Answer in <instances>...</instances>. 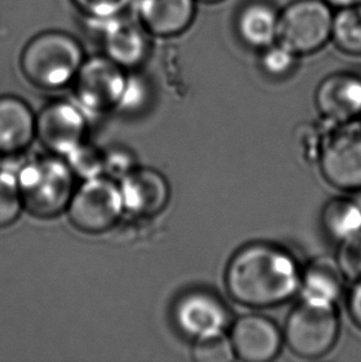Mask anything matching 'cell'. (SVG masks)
Wrapping results in <instances>:
<instances>
[{
  "label": "cell",
  "instance_id": "cell-1",
  "mask_svg": "<svg viewBox=\"0 0 361 362\" xmlns=\"http://www.w3.org/2000/svg\"><path fill=\"white\" fill-rule=\"evenodd\" d=\"M224 279L231 299L251 308L283 303L301 286L296 261L268 243H253L238 250L227 266Z\"/></svg>",
  "mask_w": 361,
  "mask_h": 362
},
{
  "label": "cell",
  "instance_id": "cell-2",
  "mask_svg": "<svg viewBox=\"0 0 361 362\" xmlns=\"http://www.w3.org/2000/svg\"><path fill=\"white\" fill-rule=\"evenodd\" d=\"M84 62L81 45L59 31L35 36L25 46L20 61L30 83L42 89H59L71 83Z\"/></svg>",
  "mask_w": 361,
  "mask_h": 362
},
{
  "label": "cell",
  "instance_id": "cell-3",
  "mask_svg": "<svg viewBox=\"0 0 361 362\" xmlns=\"http://www.w3.org/2000/svg\"><path fill=\"white\" fill-rule=\"evenodd\" d=\"M74 175L71 167L56 157L26 163L16 175L25 209L38 218L61 214L74 196Z\"/></svg>",
  "mask_w": 361,
  "mask_h": 362
},
{
  "label": "cell",
  "instance_id": "cell-4",
  "mask_svg": "<svg viewBox=\"0 0 361 362\" xmlns=\"http://www.w3.org/2000/svg\"><path fill=\"white\" fill-rule=\"evenodd\" d=\"M339 328L334 303L303 298L288 315L283 337L294 355L313 360L332 350L339 337Z\"/></svg>",
  "mask_w": 361,
  "mask_h": 362
},
{
  "label": "cell",
  "instance_id": "cell-5",
  "mask_svg": "<svg viewBox=\"0 0 361 362\" xmlns=\"http://www.w3.org/2000/svg\"><path fill=\"white\" fill-rule=\"evenodd\" d=\"M333 18L324 0H294L278 14L276 42L297 57L316 54L332 39Z\"/></svg>",
  "mask_w": 361,
  "mask_h": 362
},
{
  "label": "cell",
  "instance_id": "cell-6",
  "mask_svg": "<svg viewBox=\"0 0 361 362\" xmlns=\"http://www.w3.org/2000/svg\"><path fill=\"white\" fill-rule=\"evenodd\" d=\"M67 211L79 230L88 234L109 230L124 211L120 187L101 176L87 180L74 192Z\"/></svg>",
  "mask_w": 361,
  "mask_h": 362
},
{
  "label": "cell",
  "instance_id": "cell-7",
  "mask_svg": "<svg viewBox=\"0 0 361 362\" xmlns=\"http://www.w3.org/2000/svg\"><path fill=\"white\" fill-rule=\"evenodd\" d=\"M122 67L105 57L84 62L74 78L79 102L93 112H105L122 103L127 77Z\"/></svg>",
  "mask_w": 361,
  "mask_h": 362
},
{
  "label": "cell",
  "instance_id": "cell-8",
  "mask_svg": "<svg viewBox=\"0 0 361 362\" xmlns=\"http://www.w3.org/2000/svg\"><path fill=\"white\" fill-rule=\"evenodd\" d=\"M326 181L340 191H361V130H347L331 137L319 153Z\"/></svg>",
  "mask_w": 361,
  "mask_h": 362
},
{
  "label": "cell",
  "instance_id": "cell-9",
  "mask_svg": "<svg viewBox=\"0 0 361 362\" xmlns=\"http://www.w3.org/2000/svg\"><path fill=\"white\" fill-rule=\"evenodd\" d=\"M86 120L72 104L55 102L45 107L36 118V136L56 155L74 151L84 144Z\"/></svg>",
  "mask_w": 361,
  "mask_h": 362
},
{
  "label": "cell",
  "instance_id": "cell-10",
  "mask_svg": "<svg viewBox=\"0 0 361 362\" xmlns=\"http://www.w3.org/2000/svg\"><path fill=\"white\" fill-rule=\"evenodd\" d=\"M235 358L244 362H269L277 356L282 334L271 319L249 314L235 320L230 332Z\"/></svg>",
  "mask_w": 361,
  "mask_h": 362
},
{
  "label": "cell",
  "instance_id": "cell-11",
  "mask_svg": "<svg viewBox=\"0 0 361 362\" xmlns=\"http://www.w3.org/2000/svg\"><path fill=\"white\" fill-rule=\"evenodd\" d=\"M314 103L323 118L345 125L361 117V77L350 72L329 74L319 83Z\"/></svg>",
  "mask_w": 361,
  "mask_h": 362
},
{
  "label": "cell",
  "instance_id": "cell-12",
  "mask_svg": "<svg viewBox=\"0 0 361 362\" xmlns=\"http://www.w3.org/2000/svg\"><path fill=\"white\" fill-rule=\"evenodd\" d=\"M177 327L183 333L198 338L224 330L229 312L223 300L212 292L193 291L185 294L175 308Z\"/></svg>",
  "mask_w": 361,
  "mask_h": 362
},
{
  "label": "cell",
  "instance_id": "cell-13",
  "mask_svg": "<svg viewBox=\"0 0 361 362\" xmlns=\"http://www.w3.org/2000/svg\"><path fill=\"white\" fill-rule=\"evenodd\" d=\"M89 24L102 36L104 51L109 59L122 69L142 64L147 54V40L137 26L120 16L107 19H91Z\"/></svg>",
  "mask_w": 361,
  "mask_h": 362
},
{
  "label": "cell",
  "instance_id": "cell-14",
  "mask_svg": "<svg viewBox=\"0 0 361 362\" xmlns=\"http://www.w3.org/2000/svg\"><path fill=\"white\" fill-rule=\"evenodd\" d=\"M120 192L124 209L137 216H156L166 208L170 199V187L165 177L150 168L129 172L122 180Z\"/></svg>",
  "mask_w": 361,
  "mask_h": 362
},
{
  "label": "cell",
  "instance_id": "cell-15",
  "mask_svg": "<svg viewBox=\"0 0 361 362\" xmlns=\"http://www.w3.org/2000/svg\"><path fill=\"white\" fill-rule=\"evenodd\" d=\"M197 0H139L137 14L147 34L173 37L188 30Z\"/></svg>",
  "mask_w": 361,
  "mask_h": 362
},
{
  "label": "cell",
  "instance_id": "cell-16",
  "mask_svg": "<svg viewBox=\"0 0 361 362\" xmlns=\"http://www.w3.org/2000/svg\"><path fill=\"white\" fill-rule=\"evenodd\" d=\"M36 135V118L29 105L15 97L0 98V155H16Z\"/></svg>",
  "mask_w": 361,
  "mask_h": 362
},
{
  "label": "cell",
  "instance_id": "cell-17",
  "mask_svg": "<svg viewBox=\"0 0 361 362\" xmlns=\"http://www.w3.org/2000/svg\"><path fill=\"white\" fill-rule=\"evenodd\" d=\"M277 10L266 1L244 5L236 16L235 29L241 42L250 49H265L277 41Z\"/></svg>",
  "mask_w": 361,
  "mask_h": 362
},
{
  "label": "cell",
  "instance_id": "cell-18",
  "mask_svg": "<svg viewBox=\"0 0 361 362\" xmlns=\"http://www.w3.org/2000/svg\"><path fill=\"white\" fill-rule=\"evenodd\" d=\"M344 276L337 259L319 257L308 264L301 276L303 298L336 303L343 292Z\"/></svg>",
  "mask_w": 361,
  "mask_h": 362
},
{
  "label": "cell",
  "instance_id": "cell-19",
  "mask_svg": "<svg viewBox=\"0 0 361 362\" xmlns=\"http://www.w3.org/2000/svg\"><path fill=\"white\" fill-rule=\"evenodd\" d=\"M322 224L334 240H345L361 231V208L347 198H334L323 208Z\"/></svg>",
  "mask_w": 361,
  "mask_h": 362
},
{
  "label": "cell",
  "instance_id": "cell-20",
  "mask_svg": "<svg viewBox=\"0 0 361 362\" xmlns=\"http://www.w3.org/2000/svg\"><path fill=\"white\" fill-rule=\"evenodd\" d=\"M331 40L343 54L360 57L361 13L357 6L337 10L333 18Z\"/></svg>",
  "mask_w": 361,
  "mask_h": 362
},
{
  "label": "cell",
  "instance_id": "cell-21",
  "mask_svg": "<svg viewBox=\"0 0 361 362\" xmlns=\"http://www.w3.org/2000/svg\"><path fill=\"white\" fill-rule=\"evenodd\" d=\"M192 355L197 362H230L235 358L229 337L223 330L195 338Z\"/></svg>",
  "mask_w": 361,
  "mask_h": 362
},
{
  "label": "cell",
  "instance_id": "cell-22",
  "mask_svg": "<svg viewBox=\"0 0 361 362\" xmlns=\"http://www.w3.org/2000/svg\"><path fill=\"white\" fill-rule=\"evenodd\" d=\"M23 208L18 177L6 170L0 171V228L11 226Z\"/></svg>",
  "mask_w": 361,
  "mask_h": 362
},
{
  "label": "cell",
  "instance_id": "cell-23",
  "mask_svg": "<svg viewBox=\"0 0 361 362\" xmlns=\"http://www.w3.org/2000/svg\"><path fill=\"white\" fill-rule=\"evenodd\" d=\"M297 56L282 45L275 42L268 49H263L260 57V67L273 78H283L292 72L296 66Z\"/></svg>",
  "mask_w": 361,
  "mask_h": 362
},
{
  "label": "cell",
  "instance_id": "cell-24",
  "mask_svg": "<svg viewBox=\"0 0 361 362\" xmlns=\"http://www.w3.org/2000/svg\"><path fill=\"white\" fill-rule=\"evenodd\" d=\"M338 266L344 279L352 282L361 279V231L340 241L338 250Z\"/></svg>",
  "mask_w": 361,
  "mask_h": 362
},
{
  "label": "cell",
  "instance_id": "cell-25",
  "mask_svg": "<svg viewBox=\"0 0 361 362\" xmlns=\"http://www.w3.org/2000/svg\"><path fill=\"white\" fill-rule=\"evenodd\" d=\"M69 166L76 175L91 180L94 177L101 176L105 168V158L98 153L96 148L81 144L77 148L67 155Z\"/></svg>",
  "mask_w": 361,
  "mask_h": 362
},
{
  "label": "cell",
  "instance_id": "cell-26",
  "mask_svg": "<svg viewBox=\"0 0 361 362\" xmlns=\"http://www.w3.org/2000/svg\"><path fill=\"white\" fill-rule=\"evenodd\" d=\"M132 0H74V4L91 19L120 16Z\"/></svg>",
  "mask_w": 361,
  "mask_h": 362
},
{
  "label": "cell",
  "instance_id": "cell-27",
  "mask_svg": "<svg viewBox=\"0 0 361 362\" xmlns=\"http://www.w3.org/2000/svg\"><path fill=\"white\" fill-rule=\"evenodd\" d=\"M144 94H145L144 84L137 78L127 77V87H125L120 105H124L127 108H134L144 99Z\"/></svg>",
  "mask_w": 361,
  "mask_h": 362
},
{
  "label": "cell",
  "instance_id": "cell-28",
  "mask_svg": "<svg viewBox=\"0 0 361 362\" xmlns=\"http://www.w3.org/2000/svg\"><path fill=\"white\" fill-rule=\"evenodd\" d=\"M348 309L354 323L361 329V279L354 282V287L348 296Z\"/></svg>",
  "mask_w": 361,
  "mask_h": 362
},
{
  "label": "cell",
  "instance_id": "cell-29",
  "mask_svg": "<svg viewBox=\"0 0 361 362\" xmlns=\"http://www.w3.org/2000/svg\"><path fill=\"white\" fill-rule=\"evenodd\" d=\"M331 8L336 9H344V8H350V6H357L360 0H324Z\"/></svg>",
  "mask_w": 361,
  "mask_h": 362
},
{
  "label": "cell",
  "instance_id": "cell-30",
  "mask_svg": "<svg viewBox=\"0 0 361 362\" xmlns=\"http://www.w3.org/2000/svg\"><path fill=\"white\" fill-rule=\"evenodd\" d=\"M197 1L205 3V4H217V3H220V1H223V0H197Z\"/></svg>",
  "mask_w": 361,
  "mask_h": 362
},
{
  "label": "cell",
  "instance_id": "cell-31",
  "mask_svg": "<svg viewBox=\"0 0 361 362\" xmlns=\"http://www.w3.org/2000/svg\"><path fill=\"white\" fill-rule=\"evenodd\" d=\"M357 9L360 10V13H361V0H360V1H359V3H357Z\"/></svg>",
  "mask_w": 361,
  "mask_h": 362
}]
</instances>
